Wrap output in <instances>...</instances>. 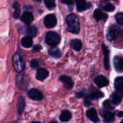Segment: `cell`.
I'll list each match as a JSON object with an SVG mask.
<instances>
[{
  "label": "cell",
  "instance_id": "obj_1",
  "mask_svg": "<svg viewBox=\"0 0 123 123\" xmlns=\"http://www.w3.org/2000/svg\"><path fill=\"white\" fill-rule=\"evenodd\" d=\"M66 21L68 26L69 32L74 34H78L80 32V22L78 17L76 14H71L68 15Z\"/></svg>",
  "mask_w": 123,
  "mask_h": 123
},
{
  "label": "cell",
  "instance_id": "obj_2",
  "mask_svg": "<svg viewBox=\"0 0 123 123\" xmlns=\"http://www.w3.org/2000/svg\"><path fill=\"white\" fill-rule=\"evenodd\" d=\"M60 39L61 37L59 35L55 32H49L46 35V43L51 46H54L59 44Z\"/></svg>",
  "mask_w": 123,
  "mask_h": 123
},
{
  "label": "cell",
  "instance_id": "obj_3",
  "mask_svg": "<svg viewBox=\"0 0 123 123\" xmlns=\"http://www.w3.org/2000/svg\"><path fill=\"white\" fill-rule=\"evenodd\" d=\"M12 63L14 66V69L17 71V72H20L23 70L24 68V63L22 61V58L17 54H14L12 58Z\"/></svg>",
  "mask_w": 123,
  "mask_h": 123
},
{
  "label": "cell",
  "instance_id": "obj_4",
  "mask_svg": "<svg viewBox=\"0 0 123 123\" xmlns=\"http://www.w3.org/2000/svg\"><path fill=\"white\" fill-rule=\"evenodd\" d=\"M120 35V29L118 27L115 26V25H112L109 27L108 32H107V38L108 40L109 41H112L114 40H115Z\"/></svg>",
  "mask_w": 123,
  "mask_h": 123
},
{
  "label": "cell",
  "instance_id": "obj_5",
  "mask_svg": "<svg viewBox=\"0 0 123 123\" xmlns=\"http://www.w3.org/2000/svg\"><path fill=\"white\" fill-rule=\"evenodd\" d=\"M44 25L47 28H52L57 25V18L54 14H48L44 18Z\"/></svg>",
  "mask_w": 123,
  "mask_h": 123
},
{
  "label": "cell",
  "instance_id": "obj_6",
  "mask_svg": "<svg viewBox=\"0 0 123 123\" xmlns=\"http://www.w3.org/2000/svg\"><path fill=\"white\" fill-rule=\"evenodd\" d=\"M28 95L31 99L36 101H40L43 99L42 93L36 89H31L30 90H29L28 92Z\"/></svg>",
  "mask_w": 123,
  "mask_h": 123
},
{
  "label": "cell",
  "instance_id": "obj_7",
  "mask_svg": "<svg viewBox=\"0 0 123 123\" xmlns=\"http://www.w3.org/2000/svg\"><path fill=\"white\" fill-rule=\"evenodd\" d=\"M59 80L63 83L65 89H71L73 87L74 85V82L72 81V79L67 76H62L59 78Z\"/></svg>",
  "mask_w": 123,
  "mask_h": 123
},
{
  "label": "cell",
  "instance_id": "obj_8",
  "mask_svg": "<svg viewBox=\"0 0 123 123\" xmlns=\"http://www.w3.org/2000/svg\"><path fill=\"white\" fill-rule=\"evenodd\" d=\"M94 81L99 88L107 86L109 84V81L104 76H98L97 77H96Z\"/></svg>",
  "mask_w": 123,
  "mask_h": 123
},
{
  "label": "cell",
  "instance_id": "obj_9",
  "mask_svg": "<svg viewBox=\"0 0 123 123\" xmlns=\"http://www.w3.org/2000/svg\"><path fill=\"white\" fill-rule=\"evenodd\" d=\"M86 115L92 122H94V123H98L99 122V119L98 117L97 112L95 109L91 108V109L88 110L86 112Z\"/></svg>",
  "mask_w": 123,
  "mask_h": 123
},
{
  "label": "cell",
  "instance_id": "obj_10",
  "mask_svg": "<svg viewBox=\"0 0 123 123\" xmlns=\"http://www.w3.org/2000/svg\"><path fill=\"white\" fill-rule=\"evenodd\" d=\"M102 49L104 54V67L107 70L109 68V50L105 45H102Z\"/></svg>",
  "mask_w": 123,
  "mask_h": 123
},
{
  "label": "cell",
  "instance_id": "obj_11",
  "mask_svg": "<svg viewBox=\"0 0 123 123\" xmlns=\"http://www.w3.org/2000/svg\"><path fill=\"white\" fill-rule=\"evenodd\" d=\"M77 9L79 12L84 11L91 7V4L87 3L86 0H75Z\"/></svg>",
  "mask_w": 123,
  "mask_h": 123
},
{
  "label": "cell",
  "instance_id": "obj_12",
  "mask_svg": "<svg viewBox=\"0 0 123 123\" xmlns=\"http://www.w3.org/2000/svg\"><path fill=\"white\" fill-rule=\"evenodd\" d=\"M21 20L26 25H30L33 20V14L30 12H25L21 16Z\"/></svg>",
  "mask_w": 123,
  "mask_h": 123
},
{
  "label": "cell",
  "instance_id": "obj_13",
  "mask_svg": "<svg viewBox=\"0 0 123 123\" xmlns=\"http://www.w3.org/2000/svg\"><path fill=\"white\" fill-rule=\"evenodd\" d=\"M114 66L116 71L121 72L123 71V58L117 56L114 59Z\"/></svg>",
  "mask_w": 123,
  "mask_h": 123
},
{
  "label": "cell",
  "instance_id": "obj_14",
  "mask_svg": "<svg viewBox=\"0 0 123 123\" xmlns=\"http://www.w3.org/2000/svg\"><path fill=\"white\" fill-rule=\"evenodd\" d=\"M49 76V71L44 68H39L36 73V79L39 81H43Z\"/></svg>",
  "mask_w": 123,
  "mask_h": 123
},
{
  "label": "cell",
  "instance_id": "obj_15",
  "mask_svg": "<svg viewBox=\"0 0 123 123\" xmlns=\"http://www.w3.org/2000/svg\"><path fill=\"white\" fill-rule=\"evenodd\" d=\"M94 17L96 19V21H100V20H105L107 18V15L99 9H96L94 13Z\"/></svg>",
  "mask_w": 123,
  "mask_h": 123
},
{
  "label": "cell",
  "instance_id": "obj_16",
  "mask_svg": "<svg viewBox=\"0 0 123 123\" xmlns=\"http://www.w3.org/2000/svg\"><path fill=\"white\" fill-rule=\"evenodd\" d=\"M70 46L72 49L76 51H79L82 48V43L80 40L74 39L70 42Z\"/></svg>",
  "mask_w": 123,
  "mask_h": 123
},
{
  "label": "cell",
  "instance_id": "obj_17",
  "mask_svg": "<svg viewBox=\"0 0 123 123\" xmlns=\"http://www.w3.org/2000/svg\"><path fill=\"white\" fill-rule=\"evenodd\" d=\"M21 44L25 48H30L33 45V40L30 36H25L21 40Z\"/></svg>",
  "mask_w": 123,
  "mask_h": 123
},
{
  "label": "cell",
  "instance_id": "obj_18",
  "mask_svg": "<svg viewBox=\"0 0 123 123\" xmlns=\"http://www.w3.org/2000/svg\"><path fill=\"white\" fill-rule=\"evenodd\" d=\"M71 119V114L68 110H63L60 115V120L62 122H68Z\"/></svg>",
  "mask_w": 123,
  "mask_h": 123
},
{
  "label": "cell",
  "instance_id": "obj_19",
  "mask_svg": "<svg viewBox=\"0 0 123 123\" xmlns=\"http://www.w3.org/2000/svg\"><path fill=\"white\" fill-rule=\"evenodd\" d=\"M101 115L104 117V119L107 120L109 122H113L115 120L114 115L111 112H109V111H102Z\"/></svg>",
  "mask_w": 123,
  "mask_h": 123
},
{
  "label": "cell",
  "instance_id": "obj_20",
  "mask_svg": "<svg viewBox=\"0 0 123 123\" xmlns=\"http://www.w3.org/2000/svg\"><path fill=\"white\" fill-rule=\"evenodd\" d=\"M115 88L116 90L123 89V76L117 77L115 81Z\"/></svg>",
  "mask_w": 123,
  "mask_h": 123
},
{
  "label": "cell",
  "instance_id": "obj_21",
  "mask_svg": "<svg viewBox=\"0 0 123 123\" xmlns=\"http://www.w3.org/2000/svg\"><path fill=\"white\" fill-rule=\"evenodd\" d=\"M49 54L51 56H52L54 58H59L61 56V52H60V50L58 48H56L49 49Z\"/></svg>",
  "mask_w": 123,
  "mask_h": 123
},
{
  "label": "cell",
  "instance_id": "obj_22",
  "mask_svg": "<svg viewBox=\"0 0 123 123\" xmlns=\"http://www.w3.org/2000/svg\"><path fill=\"white\" fill-rule=\"evenodd\" d=\"M27 34L28 35V36H30L31 37H34L36 35V33H37V29L36 27L34 26H29L28 28H27Z\"/></svg>",
  "mask_w": 123,
  "mask_h": 123
},
{
  "label": "cell",
  "instance_id": "obj_23",
  "mask_svg": "<svg viewBox=\"0 0 123 123\" xmlns=\"http://www.w3.org/2000/svg\"><path fill=\"white\" fill-rule=\"evenodd\" d=\"M121 97L120 95H118L117 93L116 94H113L112 95V102L115 105H117L121 102Z\"/></svg>",
  "mask_w": 123,
  "mask_h": 123
},
{
  "label": "cell",
  "instance_id": "obj_24",
  "mask_svg": "<svg viewBox=\"0 0 123 123\" xmlns=\"http://www.w3.org/2000/svg\"><path fill=\"white\" fill-rule=\"evenodd\" d=\"M104 97V94L102 92H99V91H96V92H92L91 94H90V97L91 99H100L101 97Z\"/></svg>",
  "mask_w": 123,
  "mask_h": 123
},
{
  "label": "cell",
  "instance_id": "obj_25",
  "mask_svg": "<svg viewBox=\"0 0 123 123\" xmlns=\"http://www.w3.org/2000/svg\"><path fill=\"white\" fill-rule=\"evenodd\" d=\"M101 6H102V8L107 12H113L115 10V6L112 5L111 3H106V4H104V5H101Z\"/></svg>",
  "mask_w": 123,
  "mask_h": 123
},
{
  "label": "cell",
  "instance_id": "obj_26",
  "mask_svg": "<svg viewBox=\"0 0 123 123\" xmlns=\"http://www.w3.org/2000/svg\"><path fill=\"white\" fill-rule=\"evenodd\" d=\"M24 107H25V101H24V99H23V97H20L19 98L18 104H17V108H18V111H19L20 113L22 112Z\"/></svg>",
  "mask_w": 123,
  "mask_h": 123
},
{
  "label": "cell",
  "instance_id": "obj_27",
  "mask_svg": "<svg viewBox=\"0 0 123 123\" xmlns=\"http://www.w3.org/2000/svg\"><path fill=\"white\" fill-rule=\"evenodd\" d=\"M103 106H104V109H106L107 110H112L115 108V106L113 105V104L109 100L105 101L103 104Z\"/></svg>",
  "mask_w": 123,
  "mask_h": 123
},
{
  "label": "cell",
  "instance_id": "obj_28",
  "mask_svg": "<svg viewBox=\"0 0 123 123\" xmlns=\"http://www.w3.org/2000/svg\"><path fill=\"white\" fill-rule=\"evenodd\" d=\"M45 4L47 8L51 9L55 6V0H44Z\"/></svg>",
  "mask_w": 123,
  "mask_h": 123
},
{
  "label": "cell",
  "instance_id": "obj_29",
  "mask_svg": "<svg viewBox=\"0 0 123 123\" xmlns=\"http://www.w3.org/2000/svg\"><path fill=\"white\" fill-rule=\"evenodd\" d=\"M13 7L15 9V12L14 13V18H17L20 15V9H19V4L17 2L14 3L13 4Z\"/></svg>",
  "mask_w": 123,
  "mask_h": 123
},
{
  "label": "cell",
  "instance_id": "obj_30",
  "mask_svg": "<svg viewBox=\"0 0 123 123\" xmlns=\"http://www.w3.org/2000/svg\"><path fill=\"white\" fill-rule=\"evenodd\" d=\"M116 20L117 22L123 26V12H120V13H118L117 15H116Z\"/></svg>",
  "mask_w": 123,
  "mask_h": 123
},
{
  "label": "cell",
  "instance_id": "obj_31",
  "mask_svg": "<svg viewBox=\"0 0 123 123\" xmlns=\"http://www.w3.org/2000/svg\"><path fill=\"white\" fill-rule=\"evenodd\" d=\"M30 66L33 68H38V66H39V63L37 60H33L30 63Z\"/></svg>",
  "mask_w": 123,
  "mask_h": 123
},
{
  "label": "cell",
  "instance_id": "obj_32",
  "mask_svg": "<svg viewBox=\"0 0 123 123\" xmlns=\"http://www.w3.org/2000/svg\"><path fill=\"white\" fill-rule=\"evenodd\" d=\"M84 105H85L86 107H89V106L91 105V102L90 99L88 97H86L84 98Z\"/></svg>",
  "mask_w": 123,
  "mask_h": 123
},
{
  "label": "cell",
  "instance_id": "obj_33",
  "mask_svg": "<svg viewBox=\"0 0 123 123\" xmlns=\"http://www.w3.org/2000/svg\"><path fill=\"white\" fill-rule=\"evenodd\" d=\"M76 97L78 98H85L86 97V94L83 92H80L76 93Z\"/></svg>",
  "mask_w": 123,
  "mask_h": 123
},
{
  "label": "cell",
  "instance_id": "obj_34",
  "mask_svg": "<svg viewBox=\"0 0 123 123\" xmlns=\"http://www.w3.org/2000/svg\"><path fill=\"white\" fill-rule=\"evenodd\" d=\"M62 3L67 4H72L73 3V0H61Z\"/></svg>",
  "mask_w": 123,
  "mask_h": 123
},
{
  "label": "cell",
  "instance_id": "obj_35",
  "mask_svg": "<svg viewBox=\"0 0 123 123\" xmlns=\"http://www.w3.org/2000/svg\"><path fill=\"white\" fill-rule=\"evenodd\" d=\"M41 49V47L40 45H36V46H35V47H34V48H33V51L38 52V51H39Z\"/></svg>",
  "mask_w": 123,
  "mask_h": 123
},
{
  "label": "cell",
  "instance_id": "obj_36",
  "mask_svg": "<svg viewBox=\"0 0 123 123\" xmlns=\"http://www.w3.org/2000/svg\"><path fill=\"white\" fill-rule=\"evenodd\" d=\"M117 94H118V95H120L121 97H123V89H120V90H117Z\"/></svg>",
  "mask_w": 123,
  "mask_h": 123
},
{
  "label": "cell",
  "instance_id": "obj_37",
  "mask_svg": "<svg viewBox=\"0 0 123 123\" xmlns=\"http://www.w3.org/2000/svg\"><path fill=\"white\" fill-rule=\"evenodd\" d=\"M118 116H119V117H123V112H120L118 113Z\"/></svg>",
  "mask_w": 123,
  "mask_h": 123
},
{
  "label": "cell",
  "instance_id": "obj_38",
  "mask_svg": "<svg viewBox=\"0 0 123 123\" xmlns=\"http://www.w3.org/2000/svg\"><path fill=\"white\" fill-rule=\"evenodd\" d=\"M39 123V122H33V123Z\"/></svg>",
  "mask_w": 123,
  "mask_h": 123
},
{
  "label": "cell",
  "instance_id": "obj_39",
  "mask_svg": "<svg viewBox=\"0 0 123 123\" xmlns=\"http://www.w3.org/2000/svg\"><path fill=\"white\" fill-rule=\"evenodd\" d=\"M34 1H41V0H34Z\"/></svg>",
  "mask_w": 123,
  "mask_h": 123
},
{
  "label": "cell",
  "instance_id": "obj_40",
  "mask_svg": "<svg viewBox=\"0 0 123 123\" xmlns=\"http://www.w3.org/2000/svg\"><path fill=\"white\" fill-rule=\"evenodd\" d=\"M57 123V122H51V123Z\"/></svg>",
  "mask_w": 123,
  "mask_h": 123
},
{
  "label": "cell",
  "instance_id": "obj_41",
  "mask_svg": "<svg viewBox=\"0 0 123 123\" xmlns=\"http://www.w3.org/2000/svg\"><path fill=\"white\" fill-rule=\"evenodd\" d=\"M120 123H123V120L121 121V122H120Z\"/></svg>",
  "mask_w": 123,
  "mask_h": 123
}]
</instances>
